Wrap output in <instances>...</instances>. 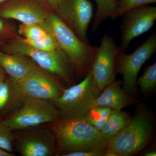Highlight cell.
Here are the masks:
<instances>
[{"mask_svg": "<svg viewBox=\"0 0 156 156\" xmlns=\"http://www.w3.org/2000/svg\"><path fill=\"white\" fill-rule=\"evenodd\" d=\"M138 85L141 91L146 94L150 93L156 87V63L146 68L142 76L137 80Z\"/></svg>", "mask_w": 156, "mask_h": 156, "instance_id": "cell-20", "label": "cell"}, {"mask_svg": "<svg viewBox=\"0 0 156 156\" xmlns=\"http://www.w3.org/2000/svg\"><path fill=\"white\" fill-rule=\"evenodd\" d=\"M153 128L150 115L144 110H140L109 141L106 156H131L138 153L150 142Z\"/></svg>", "mask_w": 156, "mask_h": 156, "instance_id": "cell-3", "label": "cell"}, {"mask_svg": "<svg viewBox=\"0 0 156 156\" xmlns=\"http://www.w3.org/2000/svg\"><path fill=\"white\" fill-rule=\"evenodd\" d=\"M41 26L53 36L59 49L69 57L76 72L86 75L92 67L98 47L82 41L56 14L48 15Z\"/></svg>", "mask_w": 156, "mask_h": 156, "instance_id": "cell-2", "label": "cell"}, {"mask_svg": "<svg viewBox=\"0 0 156 156\" xmlns=\"http://www.w3.org/2000/svg\"><path fill=\"white\" fill-rule=\"evenodd\" d=\"M107 148L90 150L85 151L72 152L64 154L62 156H106Z\"/></svg>", "mask_w": 156, "mask_h": 156, "instance_id": "cell-25", "label": "cell"}, {"mask_svg": "<svg viewBox=\"0 0 156 156\" xmlns=\"http://www.w3.org/2000/svg\"><path fill=\"white\" fill-rule=\"evenodd\" d=\"M13 131L14 148L20 155H57L55 137L48 124Z\"/></svg>", "mask_w": 156, "mask_h": 156, "instance_id": "cell-8", "label": "cell"}, {"mask_svg": "<svg viewBox=\"0 0 156 156\" xmlns=\"http://www.w3.org/2000/svg\"><path fill=\"white\" fill-rule=\"evenodd\" d=\"M23 98L16 82L9 77L0 83V119L14 110Z\"/></svg>", "mask_w": 156, "mask_h": 156, "instance_id": "cell-16", "label": "cell"}, {"mask_svg": "<svg viewBox=\"0 0 156 156\" xmlns=\"http://www.w3.org/2000/svg\"><path fill=\"white\" fill-rule=\"evenodd\" d=\"M113 109L108 107L98 106L94 107L88 110L82 117L100 131L106 123Z\"/></svg>", "mask_w": 156, "mask_h": 156, "instance_id": "cell-18", "label": "cell"}, {"mask_svg": "<svg viewBox=\"0 0 156 156\" xmlns=\"http://www.w3.org/2000/svg\"><path fill=\"white\" fill-rule=\"evenodd\" d=\"M10 54L28 56L39 67L51 74L61 78L68 83L73 79L74 66L69 57L61 49L52 51L37 50L25 44L22 39L15 40L5 47Z\"/></svg>", "mask_w": 156, "mask_h": 156, "instance_id": "cell-5", "label": "cell"}, {"mask_svg": "<svg viewBox=\"0 0 156 156\" xmlns=\"http://www.w3.org/2000/svg\"><path fill=\"white\" fill-rule=\"evenodd\" d=\"M14 154L10 153L0 148V156H14Z\"/></svg>", "mask_w": 156, "mask_h": 156, "instance_id": "cell-27", "label": "cell"}, {"mask_svg": "<svg viewBox=\"0 0 156 156\" xmlns=\"http://www.w3.org/2000/svg\"><path fill=\"white\" fill-rule=\"evenodd\" d=\"M101 91L95 84L91 68L80 83L64 89L60 97L53 101L60 113V118L81 116L87 105Z\"/></svg>", "mask_w": 156, "mask_h": 156, "instance_id": "cell-6", "label": "cell"}, {"mask_svg": "<svg viewBox=\"0 0 156 156\" xmlns=\"http://www.w3.org/2000/svg\"><path fill=\"white\" fill-rule=\"evenodd\" d=\"M35 66L24 56L0 51V66L14 82L25 77Z\"/></svg>", "mask_w": 156, "mask_h": 156, "instance_id": "cell-15", "label": "cell"}, {"mask_svg": "<svg viewBox=\"0 0 156 156\" xmlns=\"http://www.w3.org/2000/svg\"><path fill=\"white\" fill-rule=\"evenodd\" d=\"M131 117L122 110H113L105 125L100 131L106 140L109 141L126 127Z\"/></svg>", "mask_w": 156, "mask_h": 156, "instance_id": "cell-17", "label": "cell"}, {"mask_svg": "<svg viewBox=\"0 0 156 156\" xmlns=\"http://www.w3.org/2000/svg\"><path fill=\"white\" fill-rule=\"evenodd\" d=\"M4 24H3L2 21L0 20V32L3 30V28H4Z\"/></svg>", "mask_w": 156, "mask_h": 156, "instance_id": "cell-30", "label": "cell"}, {"mask_svg": "<svg viewBox=\"0 0 156 156\" xmlns=\"http://www.w3.org/2000/svg\"><path fill=\"white\" fill-rule=\"evenodd\" d=\"M56 77L36 65L16 83L23 98L54 101L60 97L64 89Z\"/></svg>", "mask_w": 156, "mask_h": 156, "instance_id": "cell-9", "label": "cell"}, {"mask_svg": "<svg viewBox=\"0 0 156 156\" xmlns=\"http://www.w3.org/2000/svg\"><path fill=\"white\" fill-rule=\"evenodd\" d=\"M23 41L32 48L45 51H52L59 49L58 44L52 36L50 34L37 40L22 39Z\"/></svg>", "mask_w": 156, "mask_h": 156, "instance_id": "cell-22", "label": "cell"}, {"mask_svg": "<svg viewBox=\"0 0 156 156\" xmlns=\"http://www.w3.org/2000/svg\"><path fill=\"white\" fill-rule=\"evenodd\" d=\"M58 16L83 41L89 43L87 32L93 17V8L89 0H60Z\"/></svg>", "mask_w": 156, "mask_h": 156, "instance_id": "cell-12", "label": "cell"}, {"mask_svg": "<svg viewBox=\"0 0 156 156\" xmlns=\"http://www.w3.org/2000/svg\"><path fill=\"white\" fill-rule=\"evenodd\" d=\"M6 0H0V3L3 2H5Z\"/></svg>", "mask_w": 156, "mask_h": 156, "instance_id": "cell-31", "label": "cell"}, {"mask_svg": "<svg viewBox=\"0 0 156 156\" xmlns=\"http://www.w3.org/2000/svg\"><path fill=\"white\" fill-rule=\"evenodd\" d=\"M120 49L112 37L104 35L91 67L95 84L101 92L115 80L116 62Z\"/></svg>", "mask_w": 156, "mask_h": 156, "instance_id": "cell-10", "label": "cell"}, {"mask_svg": "<svg viewBox=\"0 0 156 156\" xmlns=\"http://www.w3.org/2000/svg\"><path fill=\"white\" fill-rule=\"evenodd\" d=\"M97 5L92 31H95L104 20L110 17L117 5V0H95Z\"/></svg>", "mask_w": 156, "mask_h": 156, "instance_id": "cell-19", "label": "cell"}, {"mask_svg": "<svg viewBox=\"0 0 156 156\" xmlns=\"http://www.w3.org/2000/svg\"><path fill=\"white\" fill-rule=\"evenodd\" d=\"M0 148L14 153V133L1 123L0 119Z\"/></svg>", "mask_w": 156, "mask_h": 156, "instance_id": "cell-24", "label": "cell"}, {"mask_svg": "<svg viewBox=\"0 0 156 156\" xmlns=\"http://www.w3.org/2000/svg\"><path fill=\"white\" fill-rule=\"evenodd\" d=\"M18 32L27 40H35L44 37L49 34L41 25L23 24L20 26Z\"/></svg>", "mask_w": 156, "mask_h": 156, "instance_id": "cell-23", "label": "cell"}, {"mask_svg": "<svg viewBox=\"0 0 156 156\" xmlns=\"http://www.w3.org/2000/svg\"><path fill=\"white\" fill-rule=\"evenodd\" d=\"M60 118V112L53 101L25 97L19 106L1 119V122L15 131L48 124Z\"/></svg>", "mask_w": 156, "mask_h": 156, "instance_id": "cell-4", "label": "cell"}, {"mask_svg": "<svg viewBox=\"0 0 156 156\" xmlns=\"http://www.w3.org/2000/svg\"><path fill=\"white\" fill-rule=\"evenodd\" d=\"M145 156H156V152L155 151H150L145 154Z\"/></svg>", "mask_w": 156, "mask_h": 156, "instance_id": "cell-29", "label": "cell"}, {"mask_svg": "<svg viewBox=\"0 0 156 156\" xmlns=\"http://www.w3.org/2000/svg\"><path fill=\"white\" fill-rule=\"evenodd\" d=\"M156 51V33H154L131 54L120 49L116 62V74L123 77V89L129 94L136 90L137 76L146 62Z\"/></svg>", "mask_w": 156, "mask_h": 156, "instance_id": "cell-7", "label": "cell"}, {"mask_svg": "<svg viewBox=\"0 0 156 156\" xmlns=\"http://www.w3.org/2000/svg\"><path fill=\"white\" fill-rule=\"evenodd\" d=\"M2 44V42L0 41V45Z\"/></svg>", "mask_w": 156, "mask_h": 156, "instance_id": "cell-32", "label": "cell"}, {"mask_svg": "<svg viewBox=\"0 0 156 156\" xmlns=\"http://www.w3.org/2000/svg\"><path fill=\"white\" fill-rule=\"evenodd\" d=\"M102 91L87 105L81 116L88 110L94 107L104 106L113 110H122L134 102V99L130 94L122 89L116 80L108 85Z\"/></svg>", "mask_w": 156, "mask_h": 156, "instance_id": "cell-14", "label": "cell"}, {"mask_svg": "<svg viewBox=\"0 0 156 156\" xmlns=\"http://www.w3.org/2000/svg\"><path fill=\"white\" fill-rule=\"evenodd\" d=\"M5 79V75L3 69L0 68V83Z\"/></svg>", "mask_w": 156, "mask_h": 156, "instance_id": "cell-28", "label": "cell"}, {"mask_svg": "<svg viewBox=\"0 0 156 156\" xmlns=\"http://www.w3.org/2000/svg\"><path fill=\"white\" fill-rule=\"evenodd\" d=\"M47 13L36 3L20 1L13 3L0 11V16L17 20L23 24L41 25L48 17Z\"/></svg>", "mask_w": 156, "mask_h": 156, "instance_id": "cell-13", "label": "cell"}, {"mask_svg": "<svg viewBox=\"0 0 156 156\" xmlns=\"http://www.w3.org/2000/svg\"><path fill=\"white\" fill-rule=\"evenodd\" d=\"M53 9L56 10L60 0H45Z\"/></svg>", "mask_w": 156, "mask_h": 156, "instance_id": "cell-26", "label": "cell"}, {"mask_svg": "<svg viewBox=\"0 0 156 156\" xmlns=\"http://www.w3.org/2000/svg\"><path fill=\"white\" fill-rule=\"evenodd\" d=\"M156 2V0H117V5L110 18L115 20L127 11L139 6Z\"/></svg>", "mask_w": 156, "mask_h": 156, "instance_id": "cell-21", "label": "cell"}, {"mask_svg": "<svg viewBox=\"0 0 156 156\" xmlns=\"http://www.w3.org/2000/svg\"><path fill=\"white\" fill-rule=\"evenodd\" d=\"M54 135L57 154L106 148L108 141L100 131L82 117L60 118L48 124Z\"/></svg>", "mask_w": 156, "mask_h": 156, "instance_id": "cell-1", "label": "cell"}, {"mask_svg": "<svg viewBox=\"0 0 156 156\" xmlns=\"http://www.w3.org/2000/svg\"><path fill=\"white\" fill-rule=\"evenodd\" d=\"M120 25V49L126 52L131 41L145 33L153 27L156 20V7L144 5L127 11Z\"/></svg>", "mask_w": 156, "mask_h": 156, "instance_id": "cell-11", "label": "cell"}]
</instances>
